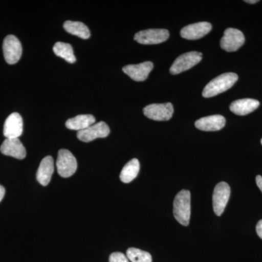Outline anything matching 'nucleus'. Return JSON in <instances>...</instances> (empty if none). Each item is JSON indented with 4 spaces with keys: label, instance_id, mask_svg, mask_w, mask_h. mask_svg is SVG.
<instances>
[{
    "label": "nucleus",
    "instance_id": "nucleus-1",
    "mask_svg": "<svg viewBox=\"0 0 262 262\" xmlns=\"http://www.w3.org/2000/svg\"><path fill=\"white\" fill-rule=\"evenodd\" d=\"M238 80V76L232 72L222 74L213 79L203 89V96L211 98L230 89Z\"/></svg>",
    "mask_w": 262,
    "mask_h": 262
},
{
    "label": "nucleus",
    "instance_id": "nucleus-2",
    "mask_svg": "<svg viewBox=\"0 0 262 262\" xmlns=\"http://www.w3.org/2000/svg\"><path fill=\"white\" fill-rule=\"evenodd\" d=\"M173 215L179 224L189 225L191 215V194L188 190L181 191L173 201Z\"/></svg>",
    "mask_w": 262,
    "mask_h": 262
},
{
    "label": "nucleus",
    "instance_id": "nucleus-3",
    "mask_svg": "<svg viewBox=\"0 0 262 262\" xmlns=\"http://www.w3.org/2000/svg\"><path fill=\"white\" fill-rule=\"evenodd\" d=\"M56 165L58 174L63 178H68L77 170V160L69 150L62 149L58 151Z\"/></svg>",
    "mask_w": 262,
    "mask_h": 262
},
{
    "label": "nucleus",
    "instance_id": "nucleus-4",
    "mask_svg": "<svg viewBox=\"0 0 262 262\" xmlns=\"http://www.w3.org/2000/svg\"><path fill=\"white\" fill-rule=\"evenodd\" d=\"M203 58V54L200 52L192 51L179 56L174 61L170 69L172 75H178L192 69L199 63Z\"/></svg>",
    "mask_w": 262,
    "mask_h": 262
},
{
    "label": "nucleus",
    "instance_id": "nucleus-5",
    "mask_svg": "<svg viewBox=\"0 0 262 262\" xmlns=\"http://www.w3.org/2000/svg\"><path fill=\"white\" fill-rule=\"evenodd\" d=\"M173 111L171 103H152L144 108V115L155 121H167L170 120L173 116Z\"/></svg>",
    "mask_w": 262,
    "mask_h": 262
},
{
    "label": "nucleus",
    "instance_id": "nucleus-6",
    "mask_svg": "<svg viewBox=\"0 0 262 262\" xmlns=\"http://www.w3.org/2000/svg\"><path fill=\"white\" fill-rule=\"evenodd\" d=\"M169 35L167 29H147L136 33L134 39L142 45H157L168 40Z\"/></svg>",
    "mask_w": 262,
    "mask_h": 262
},
{
    "label": "nucleus",
    "instance_id": "nucleus-7",
    "mask_svg": "<svg viewBox=\"0 0 262 262\" xmlns=\"http://www.w3.org/2000/svg\"><path fill=\"white\" fill-rule=\"evenodd\" d=\"M231 189L226 182H220L215 186L213 194V208L215 215L220 216L225 211L230 196Z\"/></svg>",
    "mask_w": 262,
    "mask_h": 262
},
{
    "label": "nucleus",
    "instance_id": "nucleus-8",
    "mask_svg": "<svg viewBox=\"0 0 262 262\" xmlns=\"http://www.w3.org/2000/svg\"><path fill=\"white\" fill-rule=\"evenodd\" d=\"M3 53L5 61L9 64L18 63L22 56L21 43L14 35H8L3 42Z\"/></svg>",
    "mask_w": 262,
    "mask_h": 262
},
{
    "label": "nucleus",
    "instance_id": "nucleus-9",
    "mask_svg": "<svg viewBox=\"0 0 262 262\" xmlns=\"http://www.w3.org/2000/svg\"><path fill=\"white\" fill-rule=\"evenodd\" d=\"M245 42L244 34L237 29H226L224 36L221 39L220 46L227 52L237 51Z\"/></svg>",
    "mask_w": 262,
    "mask_h": 262
},
{
    "label": "nucleus",
    "instance_id": "nucleus-10",
    "mask_svg": "<svg viewBox=\"0 0 262 262\" xmlns=\"http://www.w3.org/2000/svg\"><path fill=\"white\" fill-rule=\"evenodd\" d=\"M110 133V129L107 124L104 122H99L83 130L78 131L77 136L79 140L88 143L98 138L107 137Z\"/></svg>",
    "mask_w": 262,
    "mask_h": 262
},
{
    "label": "nucleus",
    "instance_id": "nucleus-11",
    "mask_svg": "<svg viewBox=\"0 0 262 262\" xmlns=\"http://www.w3.org/2000/svg\"><path fill=\"white\" fill-rule=\"evenodd\" d=\"M23 125L20 114L12 113L5 120L3 134L6 139H18L23 134Z\"/></svg>",
    "mask_w": 262,
    "mask_h": 262
},
{
    "label": "nucleus",
    "instance_id": "nucleus-12",
    "mask_svg": "<svg viewBox=\"0 0 262 262\" xmlns=\"http://www.w3.org/2000/svg\"><path fill=\"white\" fill-rule=\"evenodd\" d=\"M154 65L151 61H145L139 64L127 65L122 68L124 73L136 82H143L147 79Z\"/></svg>",
    "mask_w": 262,
    "mask_h": 262
},
{
    "label": "nucleus",
    "instance_id": "nucleus-13",
    "mask_svg": "<svg viewBox=\"0 0 262 262\" xmlns=\"http://www.w3.org/2000/svg\"><path fill=\"white\" fill-rule=\"evenodd\" d=\"M211 29L212 25L208 22H199L186 26L181 30L180 34L184 39L196 40L206 36Z\"/></svg>",
    "mask_w": 262,
    "mask_h": 262
},
{
    "label": "nucleus",
    "instance_id": "nucleus-14",
    "mask_svg": "<svg viewBox=\"0 0 262 262\" xmlns=\"http://www.w3.org/2000/svg\"><path fill=\"white\" fill-rule=\"evenodd\" d=\"M0 151L2 154L13 157L18 160L24 159L27 155L25 147L18 139H5L0 147Z\"/></svg>",
    "mask_w": 262,
    "mask_h": 262
},
{
    "label": "nucleus",
    "instance_id": "nucleus-15",
    "mask_svg": "<svg viewBox=\"0 0 262 262\" xmlns=\"http://www.w3.org/2000/svg\"><path fill=\"white\" fill-rule=\"evenodd\" d=\"M226 120L220 115L202 117L196 120L194 125L196 128L203 131H218L225 127Z\"/></svg>",
    "mask_w": 262,
    "mask_h": 262
},
{
    "label": "nucleus",
    "instance_id": "nucleus-16",
    "mask_svg": "<svg viewBox=\"0 0 262 262\" xmlns=\"http://www.w3.org/2000/svg\"><path fill=\"white\" fill-rule=\"evenodd\" d=\"M259 101L252 98H244L234 101L231 103L230 111L239 116H244L253 113L259 106Z\"/></svg>",
    "mask_w": 262,
    "mask_h": 262
},
{
    "label": "nucleus",
    "instance_id": "nucleus-17",
    "mask_svg": "<svg viewBox=\"0 0 262 262\" xmlns=\"http://www.w3.org/2000/svg\"><path fill=\"white\" fill-rule=\"evenodd\" d=\"M54 172V160L51 156H47L41 161L37 172V179L42 186H47Z\"/></svg>",
    "mask_w": 262,
    "mask_h": 262
},
{
    "label": "nucleus",
    "instance_id": "nucleus-18",
    "mask_svg": "<svg viewBox=\"0 0 262 262\" xmlns=\"http://www.w3.org/2000/svg\"><path fill=\"white\" fill-rule=\"evenodd\" d=\"M95 122L96 118L92 115H81L69 119L66 122V126L70 130L80 131L94 125Z\"/></svg>",
    "mask_w": 262,
    "mask_h": 262
},
{
    "label": "nucleus",
    "instance_id": "nucleus-19",
    "mask_svg": "<svg viewBox=\"0 0 262 262\" xmlns=\"http://www.w3.org/2000/svg\"><path fill=\"white\" fill-rule=\"evenodd\" d=\"M140 170V163L139 160L134 158L129 161L122 168L120 179L125 184H128L136 178Z\"/></svg>",
    "mask_w": 262,
    "mask_h": 262
},
{
    "label": "nucleus",
    "instance_id": "nucleus-20",
    "mask_svg": "<svg viewBox=\"0 0 262 262\" xmlns=\"http://www.w3.org/2000/svg\"><path fill=\"white\" fill-rule=\"evenodd\" d=\"M63 28L70 34L77 36L82 39H87L91 37L89 29L82 22L67 20L63 24Z\"/></svg>",
    "mask_w": 262,
    "mask_h": 262
},
{
    "label": "nucleus",
    "instance_id": "nucleus-21",
    "mask_svg": "<svg viewBox=\"0 0 262 262\" xmlns=\"http://www.w3.org/2000/svg\"><path fill=\"white\" fill-rule=\"evenodd\" d=\"M53 52L57 56L61 57L70 63H75L76 58L73 48L68 43L58 42L53 46Z\"/></svg>",
    "mask_w": 262,
    "mask_h": 262
},
{
    "label": "nucleus",
    "instance_id": "nucleus-22",
    "mask_svg": "<svg viewBox=\"0 0 262 262\" xmlns=\"http://www.w3.org/2000/svg\"><path fill=\"white\" fill-rule=\"evenodd\" d=\"M127 258L132 262H152L151 254L146 251L135 248H130L127 251Z\"/></svg>",
    "mask_w": 262,
    "mask_h": 262
},
{
    "label": "nucleus",
    "instance_id": "nucleus-23",
    "mask_svg": "<svg viewBox=\"0 0 262 262\" xmlns=\"http://www.w3.org/2000/svg\"><path fill=\"white\" fill-rule=\"evenodd\" d=\"M110 262H129L125 254L120 252L112 253L110 256Z\"/></svg>",
    "mask_w": 262,
    "mask_h": 262
},
{
    "label": "nucleus",
    "instance_id": "nucleus-24",
    "mask_svg": "<svg viewBox=\"0 0 262 262\" xmlns=\"http://www.w3.org/2000/svg\"><path fill=\"white\" fill-rule=\"evenodd\" d=\"M256 229L258 237L262 239V220H260L259 222H258L257 225H256Z\"/></svg>",
    "mask_w": 262,
    "mask_h": 262
},
{
    "label": "nucleus",
    "instance_id": "nucleus-25",
    "mask_svg": "<svg viewBox=\"0 0 262 262\" xmlns=\"http://www.w3.org/2000/svg\"><path fill=\"white\" fill-rule=\"evenodd\" d=\"M256 182L258 187L259 188L260 190L262 192V177L261 176L258 175L256 177Z\"/></svg>",
    "mask_w": 262,
    "mask_h": 262
},
{
    "label": "nucleus",
    "instance_id": "nucleus-26",
    "mask_svg": "<svg viewBox=\"0 0 262 262\" xmlns=\"http://www.w3.org/2000/svg\"><path fill=\"white\" fill-rule=\"evenodd\" d=\"M5 194V189L4 187L0 185V202L3 201V198H4V196Z\"/></svg>",
    "mask_w": 262,
    "mask_h": 262
},
{
    "label": "nucleus",
    "instance_id": "nucleus-27",
    "mask_svg": "<svg viewBox=\"0 0 262 262\" xmlns=\"http://www.w3.org/2000/svg\"><path fill=\"white\" fill-rule=\"evenodd\" d=\"M246 3H249V4H255V3H258V0H247V1H245Z\"/></svg>",
    "mask_w": 262,
    "mask_h": 262
},
{
    "label": "nucleus",
    "instance_id": "nucleus-28",
    "mask_svg": "<svg viewBox=\"0 0 262 262\" xmlns=\"http://www.w3.org/2000/svg\"><path fill=\"white\" fill-rule=\"evenodd\" d=\"M261 145H262V139H261Z\"/></svg>",
    "mask_w": 262,
    "mask_h": 262
}]
</instances>
